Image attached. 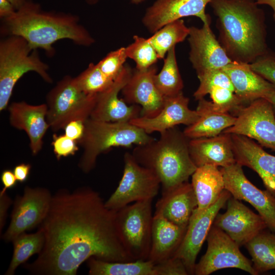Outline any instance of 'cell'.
<instances>
[{
  "label": "cell",
  "mask_w": 275,
  "mask_h": 275,
  "mask_svg": "<svg viewBox=\"0 0 275 275\" xmlns=\"http://www.w3.org/2000/svg\"><path fill=\"white\" fill-rule=\"evenodd\" d=\"M116 212L89 187L52 195L39 225L44 243L37 258L24 267L34 275H76L91 257L109 262L132 261L119 237Z\"/></svg>",
  "instance_id": "1"
},
{
  "label": "cell",
  "mask_w": 275,
  "mask_h": 275,
  "mask_svg": "<svg viewBox=\"0 0 275 275\" xmlns=\"http://www.w3.org/2000/svg\"><path fill=\"white\" fill-rule=\"evenodd\" d=\"M218 40L233 62L250 64L268 50L265 15L256 0H211Z\"/></svg>",
  "instance_id": "2"
},
{
  "label": "cell",
  "mask_w": 275,
  "mask_h": 275,
  "mask_svg": "<svg viewBox=\"0 0 275 275\" xmlns=\"http://www.w3.org/2000/svg\"><path fill=\"white\" fill-rule=\"evenodd\" d=\"M2 20V34L21 37L32 49H43L50 56L54 53L53 44L60 40L69 39L84 46L95 42L77 15L45 11L29 0L11 16Z\"/></svg>",
  "instance_id": "3"
},
{
  "label": "cell",
  "mask_w": 275,
  "mask_h": 275,
  "mask_svg": "<svg viewBox=\"0 0 275 275\" xmlns=\"http://www.w3.org/2000/svg\"><path fill=\"white\" fill-rule=\"evenodd\" d=\"M189 140L176 126L160 133L157 140L136 146L131 154L156 174L163 193L188 181L197 168L190 156Z\"/></svg>",
  "instance_id": "4"
},
{
  "label": "cell",
  "mask_w": 275,
  "mask_h": 275,
  "mask_svg": "<svg viewBox=\"0 0 275 275\" xmlns=\"http://www.w3.org/2000/svg\"><path fill=\"white\" fill-rule=\"evenodd\" d=\"M154 140L129 122H104L89 118L85 122L84 133L78 142L83 149L78 167L88 173L95 167L98 156L112 147H129Z\"/></svg>",
  "instance_id": "5"
},
{
  "label": "cell",
  "mask_w": 275,
  "mask_h": 275,
  "mask_svg": "<svg viewBox=\"0 0 275 275\" xmlns=\"http://www.w3.org/2000/svg\"><path fill=\"white\" fill-rule=\"evenodd\" d=\"M49 66L41 59L38 49L17 36H7L0 41V111L5 109L14 87L26 73L36 72L46 82H53Z\"/></svg>",
  "instance_id": "6"
},
{
  "label": "cell",
  "mask_w": 275,
  "mask_h": 275,
  "mask_svg": "<svg viewBox=\"0 0 275 275\" xmlns=\"http://www.w3.org/2000/svg\"><path fill=\"white\" fill-rule=\"evenodd\" d=\"M97 95L86 94L77 86L75 77L64 76L46 97V119L49 127L56 132L70 122H85L90 117Z\"/></svg>",
  "instance_id": "7"
},
{
  "label": "cell",
  "mask_w": 275,
  "mask_h": 275,
  "mask_svg": "<svg viewBox=\"0 0 275 275\" xmlns=\"http://www.w3.org/2000/svg\"><path fill=\"white\" fill-rule=\"evenodd\" d=\"M152 200L135 202L116 212V223L122 243L132 260H147L151 244Z\"/></svg>",
  "instance_id": "8"
},
{
  "label": "cell",
  "mask_w": 275,
  "mask_h": 275,
  "mask_svg": "<svg viewBox=\"0 0 275 275\" xmlns=\"http://www.w3.org/2000/svg\"><path fill=\"white\" fill-rule=\"evenodd\" d=\"M124 170L119 184L105 205L117 212L132 202L153 200L158 193L160 180L151 170L140 165L131 153L124 156Z\"/></svg>",
  "instance_id": "9"
},
{
  "label": "cell",
  "mask_w": 275,
  "mask_h": 275,
  "mask_svg": "<svg viewBox=\"0 0 275 275\" xmlns=\"http://www.w3.org/2000/svg\"><path fill=\"white\" fill-rule=\"evenodd\" d=\"M206 253L196 264L194 274L209 275L218 270L234 268L258 274L239 246L225 232L212 225L207 236Z\"/></svg>",
  "instance_id": "10"
},
{
  "label": "cell",
  "mask_w": 275,
  "mask_h": 275,
  "mask_svg": "<svg viewBox=\"0 0 275 275\" xmlns=\"http://www.w3.org/2000/svg\"><path fill=\"white\" fill-rule=\"evenodd\" d=\"M235 123L222 132L244 135L275 151V115L271 104L261 98L235 114Z\"/></svg>",
  "instance_id": "11"
},
{
  "label": "cell",
  "mask_w": 275,
  "mask_h": 275,
  "mask_svg": "<svg viewBox=\"0 0 275 275\" xmlns=\"http://www.w3.org/2000/svg\"><path fill=\"white\" fill-rule=\"evenodd\" d=\"M52 195L44 187L25 186L22 196H16L9 225L3 235L6 242L39 226L49 208Z\"/></svg>",
  "instance_id": "12"
},
{
  "label": "cell",
  "mask_w": 275,
  "mask_h": 275,
  "mask_svg": "<svg viewBox=\"0 0 275 275\" xmlns=\"http://www.w3.org/2000/svg\"><path fill=\"white\" fill-rule=\"evenodd\" d=\"M242 166L236 162L222 168L225 189L234 198L252 205L265 222L267 228L275 233V196L267 190H262L245 176Z\"/></svg>",
  "instance_id": "13"
},
{
  "label": "cell",
  "mask_w": 275,
  "mask_h": 275,
  "mask_svg": "<svg viewBox=\"0 0 275 275\" xmlns=\"http://www.w3.org/2000/svg\"><path fill=\"white\" fill-rule=\"evenodd\" d=\"M231 196L225 189L209 208L199 214L191 215L182 241L173 257L183 262L189 274H194L197 255L216 215Z\"/></svg>",
  "instance_id": "14"
},
{
  "label": "cell",
  "mask_w": 275,
  "mask_h": 275,
  "mask_svg": "<svg viewBox=\"0 0 275 275\" xmlns=\"http://www.w3.org/2000/svg\"><path fill=\"white\" fill-rule=\"evenodd\" d=\"M213 225L225 232L239 246L267 228L263 218L232 196L224 213H218Z\"/></svg>",
  "instance_id": "15"
},
{
  "label": "cell",
  "mask_w": 275,
  "mask_h": 275,
  "mask_svg": "<svg viewBox=\"0 0 275 275\" xmlns=\"http://www.w3.org/2000/svg\"><path fill=\"white\" fill-rule=\"evenodd\" d=\"M90 275H187L183 262L173 257L161 263L150 260L109 262L94 257L87 261Z\"/></svg>",
  "instance_id": "16"
},
{
  "label": "cell",
  "mask_w": 275,
  "mask_h": 275,
  "mask_svg": "<svg viewBox=\"0 0 275 275\" xmlns=\"http://www.w3.org/2000/svg\"><path fill=\"white\" fill-rule=\"evenodd\" d=\"M132 73L129 66L125 64L112 85L97 95L90 118L104 122H129L141 116L142 107L140 105H128L118 96Z\"/></svg>",
  "instance_id": "17"
},
{
  "label": "cell",
  "mask_w": 275,
  "mask_h": 275,
  "mask_svg": "<svg viewBox=\"0 0 275 275\" xmlns=\"http://www.w3.org/2000/svg\"><path fill=\"white\" fill-rule=\"evenodd\" d=\"M210 25V23H203L201 28H189V60L197 74L211 69H222L233 62Z\"/></svg>",
  "instance_id": "18"
},
{
  "label": "cell",
  "mask_w": 275,
  "mask_h": 275,
  "mask_svg": "<svg viewBox=\"0 0 275 275\" xmlns=\"http://www.w3.org/2000/svg\"><path fill=\"white\" fill-rule=\"evenodd\" d=\"M157 69L155 64L145 70L136 69L121 90L126 103L141 106L140 116L154 117L163 107L165 97L159 92L154 80Z\"/></svg>",
  "instance_id": "19"
},
{
  "label": "cell",
  "mask_w": 275,
  "mask_h": 275,
  "mask_svg": "<svg viewBox=\"0 0 275 275\" xmlns=\"http://www.w3.org/2000/svg\"><path fill=\"white\" fill-rule=\"evenodd\" d=\"M211 0H157L143 18L148 30L154 33L164 25L187 16L199 17L205 24L210 23L205 8Z\"/></svg>",
  "instance_id": "20"
},
{
  "label": "cell",
  "mask_w": 275,
  "mask_h": 275,
  "mask_svg": "<svg viewBox=\"0 0 275 275\" xmlns=\"http://www.w3.org/2000/svg\"><path fill=\"white\" fill-rule=\"evenodd\" d=\"M189 99L182 92L166 97L162 108L152 118L140 116L129 122L150 134L154 132L161 133L179 124L189 126L196 122L199 115L188 107Z\"/></svg>",
  "instance_id": "21"
},
{
  "label": "cell",
  "mask_w": 275,
  "mask_h": 275,
  "mask_svg": "<svg viewBox=\"0 0 275 275\" xmlns=\"http://www.w3.org/2000/svg\"><path fill=\"white\" fill-rule=\"evenodd\" d=\"M236 162L256 172L265 187L275 196V156L244 135L231 134Z\"/></svg>",
  "instance_id": "22"
},
{
  "label": "cell",
  "mask_w": 275,
  "mask_h": 275,
  "mask_svg": "<svg viewBox=\"0 0 275 275\" xmlns=\"http://www.w3.org/2000/svg\"><path fill=\"white\" fill-rule=\"evenodd\" d=\"M8 111L11 126L26 132L32 154H37L42 148L44 136L50 128L46 119V104L35 105L24 101L13 102L8 105Z\"/></svg>",
  "instance_id": "23"
},
{
  "label": "cell",
  "mask_w": 275,
  "mask_h": 275,
  "mask_svg": "<svg viewBox=\"0 0 275 275\" xmlns=\"http://www.w3.org/2000/svg\"><path fill=\"white\" fill-rule=\"evenodd\" d=\"M197 207V200L191 183L184 182L162 193L155 205V214L161 215L179 226L187 228Z\"/></svg>",
  "instance_id": "24"
},
{
  "label": "cell",
  "mask_w": 275,
  "mask_h": 275,
  "mask_svg": "<svg viewBox=\"0 0 275 275\" xmlns=\"http://www.w3.org/2000/svg\"><path fill=\"white\" fill-rule=\"evenodd\" d=\"M189 152L197 167L209 164L223 168L236 162L229 133L190 139Z\"/></svg>",
  "instance_id": "25"
},
{
  "label": "cell",
  "mask_w": 275,
  "mask_h": 275,
  "mask_svg": "<svg viewBox=\"0 0 275 275\" xmlns=\"http://www.w3.org/2000/svg\"><path fill=\"white\" fill-rule=\"evenodd\" d=\"M222 70L230 78L235 93L243 103L264 98L275 90V85L253 71L250 64L233 62Z\"/></svg>",
  "instance_id": "26"
},
{
  "label": "cell",
  "mask_w": 275,
  "mask_h": 275,
  "mask_svg": "<svg viewBox=\"0 0 275 275\" xmlns=\"http://www.w3.org/2000/svg\"><path fill=\"white\" fill-rule=\"evenodd\" d=\"M186 229L154 213L148 259L157 263L173 258L182 241Z\"/></svg>",
  "instance_id": "27"
},
{
  "label": "cell",
  "mask_w": 275,
  "mask_h": 275,
  "mask_svg": "<svg viewBox=\"0 0 275 275\" xmlns=\"http://www.w3.org/2000/svg\"><path fill=\"white\" fill-rule=\"evenodd\" d=\"M196 111L199 118L183 131L189 139L210 138L219 135L235 122L236 117L229 113L216 109L212 101L199 99Z\"/></svg>",
  "instance_id": "28"
},
{
  "label": "cell",
  "mask_w": 275,
  "mask_h": 275,
  "mask_svg": "<svg viewBox=\"0 0 275 275\" xmlns=\"http://www.w3.org/2000/svg\"><path fill=\"white\" fill-rule=\"evenodd\" d=\"M191 184L197 200V207L193 215L199 214L209 208L225 189L223 174L218 167L213 165L197 167L191 175Z\"/></svg>",
  "instance_id": "29"
},
{
  "label": "cell",
  "mask_w": 275,
  "mask_h": 275,
  "mask_svg": "<svg viewBox=\"0 0 275 275\" xmlns=\"http://www.w3.org/2000/svg\"><path fill=\"white\" fill-rule=\"evenodd\" d=\"M245 246L252 257L253 267L259 274L275 269V233L262 231Z\"/></svg>",
  "instance_id": "30"
},
{
  "label": "cell",
  "mask_w": 275,
  "mask_h": 275,
  "mask_svg": "<svg viewBox=\"0 0 275 275\" xmlns=\"http://www.w3.org/2000/svg\"><path fill=\"white\" fill-rule=\"evenodd\" d=\"M13 253L5 274L13 275L20 265L25 263L34 254H39L44 245V236L42 230L38 229L35 233L24 232L12 241Z\"/></svg>",
  "instance_id": "31"
},
{
  "label": "cell",
  "mask_w": 275,
  "mask_h": 275,
  "mask_svg": "<svg viewBox=\"0 0 275 275\" xmlns=\"http://www.w3.org/2000/svg\"><path fill=\"white\" fill-rule=\"evenodd\" d=\"M189 33V28L180 19L164 25L148 39L155 49L158 59H162L170 49L183 41Z\"/></svg>",
  "instance_id": "32"
},
{
  "label": "cell",
  "mask_w": 275,
  "mask_h": 275,
  "mask_svg": "<svg viewBox=\"0 0 275 275\" xmlns=\"http://www.w3.org/2000/svg\"><path fill=\"white\" fill-rule=\"evenodd\" d=\"M154 80L157 89L164 97L182 92L183 82L177 63L175 46L168 52L162 68L155 75Z\"/></svg>",
  "instance_id": "33"
},
{
  "label": "cell",
  "mask_w": 275,
  "mask_h": 275,
  "mask_svg": "<svg viewBox=\"0 0 275 275\" xmlns=\"http://www.w3.org/2000/svg\"><path fill=\"white\" fill-rule=\"evenodd\" d=\"M80 89L88 95H97L108 89L114 80L106 76L97 64L90 63L88 67L75 77Z\"/></svg>",
  "instance_id": "34"
},
{
  "label": "cell",
  "mask_w": 275,
  "mask_h": 275,
  "mask_svg": "<svg viewBox=\"0 0 275 275\" xmlns=\"http://www.w3.org/2000/svg\"><path fill=\"white\" fill-rule=\"evenodd\" d=\"M133 42L126 48L127 58L133 60L138 70H145L155 65L157 54L148 39L134 36Z\"/></svg>",
  "instance_id": "35"
},
{
  "label": "cell",
  "mask_w": 275,
  "mask_h": 275,
  "mask_svg": "<svg viewBox=\"0 0 275 275\" xmlns=\"http://www.w3.org/2000/svg\"><path fill=\"white\" fill-rule=\"evenodd\" d=\"M197 76L200 85L194 94V97L197 100L204 98L215 87L228 88L234 92L230 78L222 69H211L198 74Z\"/></svg>",
  "instance_id": "36"
},
{
  "label": "cell",
  "mask_w": 275,
  "mask_h": 275,
  "mask_svg": "<svg viewBox=\"0 0 275 275\" xmlns=\"http://www.w3.org/2000/svg\"><path fill=\"white\" fill-rule=\"evenodd\" d=\"M214 107L218 111L235 113L243 106V102L235 92L228 88L215 87L209 93Z\"/></svg>",
  "instance_id": "37"
},
{
  "label": "cell",
  "mask_w": 275,
  "mask_h": 275,
  "mask_svg": "<svg viewBox=\"0 0 275 275\" xmlns=\"http://www.w3.org/2000/svg\"><path fill=\"white\" fill-rule=\"evenodd\" d=\"M127 58L125 47H121L109 52L97 65L106 76L114 80L125 65Z\"/></svg>",
  "instance_id": "38"
},
{
  "label": "cell",
  "mask_w": 275,
  "mask_h": 275,
  "mask_svg": "<svg viewBox=\"0 0 275 275\" xmlns=\"http://www.w3.org/2000/svg\"><path fill=\"white\" fill-rule=\"evenodd\" d=\"M251 69L275 85V51L268 50L250 64Z\"/></svg>",
  "instance_id": "39"
},
{
  "label": "cell",
  "mask_w": 275,
  "mask_h": 275,
  "mask_svg": "<svg viewBox=\"0 0 275 275\" xmlns=\"http://www.w3.org/2000/svg\"><path fill=\"white\" fill-rule=\"evenodd\" d=\"M53 141L51 145L57 158L59 160L62 157H67L74 155L78 150V143L65 134L57 135H53Z\"/></svg>",
  "instance_id": "40"
},
{
  "label": "cell",
  "mask_w": 275,
  "mask_h": 275,
  "mask_svg": "<svg viewBox=\"0 0 275 275\" xmlns=\"http://www.w3.org/2000/svg\"><path fill=\"white\" fill-rule=\"evenodd\" d=\"M65 134L68 138L77 141L81 139L85 130V122L73 121L68 123L64 128Z\"/></svg>",
  "instance_id": "41"
},
{
  "label": "cell",
  "mask_w": 275,
  "mask_h": 275,
  "mask_svg": "<svg viewBox=\"0 0 275 275\" xmlns=\"http://www.w3.org/2000/svg\"><path fill=\"white\" fill-rule=\"evenodd\" d=\"M1 178L4 187L0 192V195L6 193L7 189L12 188L16 185L17 180L14 172L10 170H4Z\"/></svg>",
  "instance_id": "42"
},
{
  "label": "cell",
  "mask_w": 275,
  "mask_h": 275,
  "mask_svg": "<svg viewBox=\"0 0 275 275\" xmlns=\"http://www.w3.org/2000/svg\"><path fill=\"white\" fill-rule=\"evenodd\" d=\"M12 203V200L9 196L5 193L0 195V232L3 229L7 215L8 209Z\"/></svg>",
  "instance_id": "43"
},
{
  "label": "cell",
  "mask_w": 275,
  "mask_h": 275,
  "mask_svg": "<svg viewBox=\"0 0 275 275\" xmlns=\"http://www.w3.org/2000/svg\"><path fill=\"white\" fill-rule=\"evenodd\" d=\"M31 168L30 164L24 163H20L14 167L13 172L18 182L23 183L28 179Z\"/></svg>",
  "instance_id": "44"
},
{
  "label": "cell",
  "mask_w": 275,
  "mask_h": 275,
  "mask_svg": "<svg viewBox=\"0 0 275 275\" xmlns=\"http://www.w3.org/2000/svg\"><path fill=\"white\" fill-rule=\"evenodd\" d=\"M16 11L8 0H0V17L1 19L9 17Z\"/></svg>",
  "instance_id": "45"
},
{
  "label": "cell",
  "mask_w": 275,
  "mask_h": 275,
  "mask_svg": "<svg viewBox=\"0 0 275 275\" xmlns=\"http://www.w3.org/2000/svg\"><path fill=\"white\" fill-rule=\"evenodd\" d=\"M258 5H267L272 9L273 11V18L275 22V0H256Z\"/></svg>",
  "instance_id": "46"
},
{
  "label": "cell",
  "mask_w": 275,
  "mask_h": 275,
  "mask_svg": "<svg viewBox=\"0 0 275 275\" xmlns=\"http://www.w3.org/2000/svg\"><path fill=\"white\" fill-rule=\"evenodd\" d=\"M264 98L267 100L271 104L275 115V90L267 94Z\"/></svg>",
  "instance_id": "47"
},
{
  "label": "cell",
  "mask_w": 275,
  "mask_h": 275,
  "mask_svg": "<svg viewBox=\"0 0 275 275\" xmlns=\"http://www.w3.org/2000/svg\"><path fill=\"white\" fill-rule=\"evenodd\" d=\"M17 10L29 0H8Z\"/></svg>",
  "instance_id": "48"
},
{
  "label": "cell",
  "mask_w": 275,
  "mask_h": 275,
  "mask_svg": "<svg viewBox=\"0 0 275 275\" xmlns=\"http://www.w3.org/2000/svg\"><path fill=\"white\" fill-rule=\"evenodd\" d=\"M130 1L133 3L139 4L140 3L143 2L145 0H130Z\"/></svg>",
  "instance_id": "49"
},
{
  "label": "cell",
  "mask_w": 275,
  "mask_h": 275,
  "mask_svg": "<svg viewBox=\"0 0 275 275\" xmlns=\"http://www.w3.org/2000/svg\"><path fill=\"white\" fill-rule=\"evenodd\" d=\"M90 1L93 2V1H97V0H90Z\"/></svg>",
  "instance_id": "50"
}]
</instances>
